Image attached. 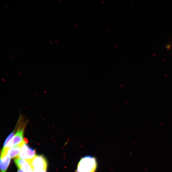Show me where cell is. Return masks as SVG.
<instances>
[{
	"mask_svg": "<svg viewBox=\"0 0 172 172\" xmlns=\"http://www.w3.org/2000/svg\"><path fill=\"white\" fill-rule=\"evenodd\" d=\"M97 167L96 158L92 156H86L79 161L76 172H95Z\"/></svg>",
	"mask_w": 172,
	"mask_h": 172,
	"instance_id": "obj_1",
	"label": "cell"
},
{
	"mask_svg": "<svg viewBox=\"0 0 172 172\" xmlns=\"http://www.w3.org/2000/svg\"><path fill=\"white\" fill-rule=\"evenodd\" d=\"M28 162L30 164L33 172L46 171L48 162L43 155H35L33 159Z\"/></svg>",
	"mask_w": 172,
	"mask_h": 172,
	"instance_id": "obj_2",
	"label": "cell"
},
{
	"mask_svg": "<svg viewBox=\"0 0 172 172\" xmlns=\"http://www.w3.org/2000/svg\"><path fill=\"white\" fill-rule=\"evenodd\" d=\"M11 157L8 155L7 152L2 150L1 157V172H6L10 164Z\"/></svg>",
	"mask_w": 172,
	"mask_h": 172,
	"instance_id": "obj_3",
	"label": "cell"
},
{
	"mask_svg": "<svg viewBox=\"0 0 172 172\" xmlns=\"http://www.w3.org/2000/svg\"><path fill=\"white\" fill-rule=\"evenodd\" d=\"M14 161L19 169H22L25 172H33L30 164L27 161L17 158Z\"/></svg>",
	"mask_w": 172,
	"mask_h": 172,
	"instance_id": "obj_4",
	"label": "cell"
},
{
	"mask_svg": "<svg viewBox=\"0 0 172 172\" xmlns=\"http://www.w3.org/2000/svg\"><path fill=\"white\" fill-rule=\"evenodd\" d=\"M24 143L23 141L21 143L16 145L13 148L9 149L7 151V154L11 158H18L19 153Z\"/></svg>",
	"mask_w": 172,
	"mask_h": 172,
	"instance_id": "obj_5",
	"label": "cell"
},
{
	"mask_svg": "<svg viewBox=\"0 0 172 172\" xmlns=\"http://www.w3.org/2000/svg\"><path fill=\"white\" fill-rule=\"evenodd\" d=\"M29 147V146L28 144L24 142L22 147L21 148L20 153L19 154V158L26 161L27 160V159L28 149Z\"/></svg>",
	"mask_w": 172,
	"mask_h": 172,
	"instance_id": "obj_6",
	"label": "cell"
},
{
	"mask_svg": "<svg viewBox=\"0 0 172 172\" xmlns=\"http://www.w3.org/2000/svg\"><path fill=\"white\" fill-rule=\"evenodd\" d=\"M36 150L32 148L28 147L27 152V161H29L35 156Z\"/></svg>",
	"mask_w": 172,
	"mask_h": 172,
	"instance_id": "obj_7",
	"label": "cell"
},
{
	"mask_svg": "<svg viewBox=\"0 0 172 172\" xmlns=\"http://www.w3.org/2000/svg\"><path fill=\"white\" fill-rule=\"evenodd\" d=\"M15 130L14 131H13L12 132H11V133L8 136L7 138L5 140L4 143V147H5V146H6V145H7V144L10 141H11V140L13 138L14 136H15Z\"/></svg>",
	"mask_w": 172,
	"mask_h": 172,
	"instance_id": "obj_8",
	"label": "cell"
},
{
	"mask_svg": "<svg viewBox=\"0 0 172 172\" xmlns=\"http://www.w3.org/2000/svg\"><path fill=\"white\" fill-rule=\"evenodd\" d=\"M171 42L170 43H169V44H167L166 45H165L166 48L167 50H170L171 48Z\"/></svg>",
	"mask_w": 172,
	"mask_h": 172,
	"instance_id": "obj_9",
	"label": "cell"
},
{
	"mask_svg": "<svg viewBox=\"0 0 172 172\" xmlns=\"http://www.w3.org/2000/svg\"><path fill=\"white\" fill-rule=\"evenodd\" d=\"M17 172H25L21 169H19Z\"/></svg>",
	"mask_w": 172,
	"mask_h": 172,
	"instance_id": "obj_10",
	"label": "cell"
},
{
	"mask_svg": "<svg viewBox=\"0 0 172 172\" xmlns=\"http://www.w3.org/2000/svg\"><path fill=\"white\" fill-rule=\"evenodd\" d=\"M42 172H47L46 171H44Z\"/></svg>",
	"mask_w": 172,
	"mask_h": 172,
	"instance_id": "obj_11",
	"label": "cell"
}]
</instances>
